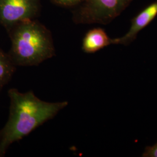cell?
Here are the masks:
<instances>
[{
	"mask_svg": "<svg viewBox=\"0 0 157 157\" xmlns=\"http://www.w3.org/2000/svg\"><path fill=\"white\" fill-rule=\"evenodd\" d=\"M10 109L8 120L0 130V157L8 147L20 140L46 121L54 118L68 105L67 101H42L33 91L21 93L15 89L8 91Z\"/></svg>",
	"mask_w": 157,
	"mask_h": 157,
	"instance_id": "6da1fadb",
	"label": "cell"
},
{
	"mask_svg": "<svg viewBox=\"0 0 157 157\" xmlns=\"http://www.w3.org/2000/svg\"><path fill=\"white\" fill-rule=\"evenodd\" d=\"M11 56L15 66H36L54 56L50 34L39 23L22 22L12 35Z\"/></svg>",
	"mask_w": 157,
	"mask_h": 157,
	"instance_id": "7a4b0ae2",
	"label": "cell"
},
{
	"mask_svg": "<svg viewBox=\"0 0 157 157\" xmlns=\"http://www.w3.org/2000/svg\"><path fill=\"white\" fill-rule=\"evenodd\" d=\"M132 0H85L80 22L107 24L119 16Z\"/></svg>",
	"mask_w": 157,
	"mask_h": 157,
	"instance_id": "3957f363",
	"label": "cell"
},
{
	"mask_svg": "<svg viewBox=\"0 0 157 157\" xmlns=\"http://www.w3.org/2000/svg\"><path fill=\"white\" fill-rule=\"evenodd\" d=\"M36 5L35 0H0V18L7 24L29 20Z\"/></svg>",
	"mask_w": 157,
	"mask_h": 157,
	"instance_id": "277c9868",
	"label": "cell"
},
{
	"mask_svg": "<svg viewBox=\"0 0 157 157\" xmlns=\"http://www.w3.org/2000/svg\"><path fill=\"white\" fill-rule=\"evenodd\" d=\"M157 15V1L141 12L132 21L129 32L121 38L113 39V44L128 45L133 41L137 34L146 27Z\"/></svg>",
	"mask_w": 157,
	"mask_h": 157,
	"instance_id": "5b68a950",
	"label": "cell"
},
{
	"mask_svg": "<svg viewBox=\"0 0 157 157\" xmlns=\"http://www.w3.org/2000/svg\"><path fill=\"white\" fill-rule=\"evenodd\" d=\"M113 44L110 39L102 29L96 28L89 31L83 41L82 48L87 53H93Z\"/></svg>",
	"mask_w": 157,
	"mask_h": 157,
	"instance_id": "8992f818",
	"label": "cell"
},
{
	"mask_svg": "<svg viewBox=\"0 0 157 157\" xmlns=\"http://www.w3.org/2000/svg\"><path fill=\"white\" fill-rule=\"evenodd\" d=\"M15 67L10 57L0 51V90L10 80Z\"/></svg>",
	"mask_w": 157,
	"mask_h": 157,
	"instance_id": "52a82bcc",
	"label": "cell"
},
{
	"mask_svg": "<svg viewBox=\"0 0 157 157\" xmlns=\"http://www.w3.org/2000/svg\"><path fill=\"white\" fill-rule=\"evenodd\" d=\"M142 156L144 157H157V142L153 146L147 147Z\"/></svg>",
	"mask_w": 157,
	"mask_h": 157,
	"instance_id": "ba28073f",
	"label": "cell"
},
{
	"mask_svg": "<svg viewBox=\"0 0 157 157\" xmlns=\"http://www.w3.org/2000/svg\"><path fill=\"white\" fill-rule=\"evenodd\" d=\"M58 3L65 6H72L84 1L85 0H55Z\"/></svg>",
	"mask_w": 157,
	"mask_h": 157,
	"instance_id": "9c48e42d",
	"label": "cell"
}]
</instances>
